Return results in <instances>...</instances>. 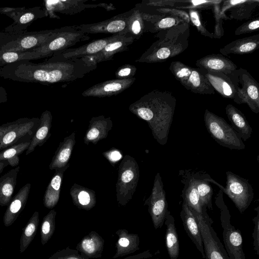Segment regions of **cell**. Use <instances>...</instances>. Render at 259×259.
<instances>
[{
	"mask_svg": "<svg viewBox=\"0 0 259 259\" xmlns=\"http://www.w3.org/2000/svg\"><path fill=\"white\" fill-rule=\"evenodd\" d=\"M136 80L135 77L114 79L96 84L83 91L85 97L103 98L118 95L129 88Z\"/></svg>",
	"mask_w": 259,
	"mask_h": 259,
	"instance_id": "obj_17",
	"label": "cell"
},
{
	"mask_svg": "<svg viewBox=\"0 0 259 259\" xmlns=\"http://www.w3.org/2000/svg\"><path fill=\"white\" fill-rule=\"evenodd\" d=\"M145 25V32H158L185 22L179 18L165 14H151L142 12Z\"/></svg>",
	"mask_w": 259,
	"mask_h": 259,
	"instance_id": "obj_25",
	"label": "cell"
},
{
	"mask_svg": "<svg viewBox=\"0 0 259 259\" xmlns=\"http://www.w3.org/2000/svg\"><path fill=\"white\" fill-rule=\"evenodd\" d=\"M39 224V212H34L23 229L20 239L19 251L23 253L33 240Z\"/></svg>",
	"mask_w": 259,
	"mask_h": 259,
	"instance_id": "obj_38",
	"label": "cell"
},
{
	"mask_svg": "<svg viewBox=\"0 0 259 259\" xmlns=\"http://www.w3.org/2000/svg\"><path fill=\"white\" fill-rule=\"evenodd\" d=\"M137 71V68L133 65L125 64L119 67L115 72L116 79H122L133 77Z\"/></svg>",
	"mask_w": 259,
	"mask_h": 259,
	"instance_id": "obj_50",
	"label": "cell"
},
{
	"mask_svg": "<svg viewBox=\"0 0 259 259\" xmlns=\"http://www.w3.org/2000/svg\"><path fill=\"white\" fill-rule=\"evenodd\" d=\"M148 212L155 229L161 228L164 224L167 209L166 193L160 173L155 177L151 193L146 200Z\"/></svg>",
	"mask_w": 259,
	"mask_h": 259,
	"instance_id": "obj_12",
	"label": "cell"
},
{
	"mask_svg": "<svg viewBox=\"0 0 259 259\" xmlns=\"http://www.w3.org/2000/svg\"><path fill=\"white\" fill-rule=\"evenodd\" d=\"M8 100V94L6 90L4 88L0 86V104L7 102Z\"/></svg>",
	"mask_w": 259,
	"mask_h": 259,
	"instance_id": "obj_56",
	"label": "cell"
},
{
	"mask_svg": "<svg viewBox=\"0 0 259 259\" xmlns=\"http://www.w3.org/2000/svg\"><path fill=\"white\" fill-rule=\"evenodd\" d=\"M188 14L190 21L201 34L211 38H214L213 33L208 31L201 22L199 13L196 10L189 9Z\"/></svg>",
	"mask_w": 259,
	"mask_h": 259,
	"instance_id": "obj_46",
	"label": "cell"
},
{
	"mask_svg": "<svg viewBox=\"0 0 259 259\" xmlns=\"http://www.w3.org/2000/svg\"><path fill=\"white\" fill-rule=\"evenodd\" d=\"M140 177L138 164L130 155L122 159L118 169L116 184V200L119 205L125 206L132 199Z\"/></svg>",
	"mask_w": 259,
	"mask_h": 259,
	"instance_id": "obj_5",
	"label": "cell"
},
{
	"mask_svg": "<svg viewBox=\"0 0 259 259\" xmlns=\"http://www.w3.org/2000/svg\"><path fill=\"white\" fill-rule=\"evenodd\" d=\"M123 34H114L99 39L75 49H68L55 54L50 60H64L72 58H82L95 55L102 50L108 44L116 40Z\"/></svg>",
	"mask_w": 259,
	"mask_h": 259,
	"instance_id": "obj_15",
	"label": "cell"
},
{
	"mask_svg": "<svg viewBox=\"0 0 259 259\" xmlns=\"http://www.w3.org/2000/svg\"><path fill=\"white\" fill-rule=\"evenodd\" d=\"M30 142H24L13 145L0 151V160H6L12 167L18 166L20 161L19 156L27 150Z\"/></svg>",
	"mask_w": 259,
	"mask_h": 259,
	"instance_id": "obj_42",
	"label": "cell"
},
{
	"mask_svg": "<svg viewBox=\"0 0 259 259\" xmlns=\"http://www.w3.org/2000/svg\"><path fill=\"white\" fill-rule=\"evenodd\" d=\"M156 11L162 14L168 15L180 18L185 22L189 24L190 19L188 13L175 8L165 7L156 9Z\"/></svg>",
	"mask_w": 259,
	"mask_h": 259,
	"instance_id": "obj_48",
	"label": "cell"
},
{
	"mask_svg": "<svg viewBox=\"0 0 259 259\" xmlns=\"http://www.w3.org/2000/svg\"><path fill=\"white\" fill-rule=\"evenodd\" d=\"M90 38L88 34L77 29L74 25L65 26L60 28L58 32L45 44L32 51L39 53L41 58L52 57L56 53Z\"/></svg>",
	"mask_w": 259,
	"mask_h": 259,
	"instance_id": "obj_9",
	"label": "cell"
},
{
	"mask_svg": "<svg viewBox=\"0 0 259 259\" xmlns=\"http://www.w3.org/2000/svg\"><path fill=\"white\" fill-rule=\"evenodd\" d=\"M20 118L12 122L3 123L0 126V141L6 133L18 124Z\"/></svg>",
	"mask_w": 259,
	"mask_h": 259,
	"instance_id": "obj_54",
	"label": "cell"
},
{
	"mask_svg": "<svg viewBox=\"0 0 259 259\" xmlns=\"http://www.w3.org/2000/svg\"><path fill=\"white\" fill-rule=\"evenodd\" d=\"M104 240L97 232L92 231L77 243L76 249L89 258H100L102 255Z\"/></svg>",
	"mask_w": 259,
	"mask_h": 259,
	"instance_id": "obj_27",
	"label": "cell"
},
{
	"mask_svg": "<svg viewBox=\"0 0 259 259\" xmlns=\"http://www.w3.org/2000/svg\"><path fill=\"white\" fill-rule=\"evenodd\" d=\"M75 133L72 132L70 135L65 137L58 147L55 154L49 165L51 170L63 168L68 163L75 144Z\"/></svg>",
	"mask_w": 259,
	"mask_h": 259,
	"instance_id": "obj_28",
	"label": "cell"
},
{
	"mask_svg": "<svg viewBox=\"0 0 259 259\" xmlns=\"http://www.w3.org/2000/svg\"><path fill=\"white\" fill-rule=\"evenodd\" d=\"M204 120L208 133L219 145L230 149L245 148L241 139L225 119L206 109Z\"/></svg>",
	"mask_w": 259,
	"mask_h": 259,
	"instance_id": "obj_6",
	"label": "cell"
},
{
	"mask_svg": "<svg viewBox=\"0 0 259 259\" xmlns=\"http://www.w3.org/2000/svg\"><path fill=\"white\" fill-rule=\"evenodd\" d=\"M184 188L182 191V197L190 210L202 215L207 214L206 208L203 207L200 203L196 187V180L194 174H186L183 179Z\"/></svg>",
	"mask_w": 259,
	"mask_h": 259,
	"instance_id": "obj_26",
	"label": "cell"
},
{
	"mask_svg": "<svg viewBox=\"0 0 259 259\" xmlns=\"http://www.w3.org/2000/svg\"><path fill=\"white\" fill-rule=\"evenodd\" d=\"M259 18H256L243 23L235 31V35H239L242 34L250 33L258 30Z\"/></svg>",
	"mask_w": 259,
	"mask_h": 259,
	"instance_id": "obj_49",
	"label": "cell"
},
{
	"mask_svg": "<svg viewBox=\"0 0 259 259\" xmlns=\"http://www.w3.org/2000/svg\"><path fill=\"white\" fill-rule=\"evenodd\" d=\"M164 223L166 226L165 244L170 259H177L180 253L178 235L175 226V219L167 210Z\"/></svg>",
	"mask_w": 259,
	"mask_h": 259,
	"instance_id": "obj_36",
	"label": "cell"
},
{
	"mask_svg": "<svg viewBox=\"0 0 259 259\" xmlns=\"http://www.w3.org/2000/svg\"><path fill=\"white\" fill-rule=\"evenodd\" d=\"M39 118H21L18 124L6 133L0 141V151L24 142H31L39 125Z\"/></svg>",
	"mask_w": 259,
	"mask_h": 259,
	"instance_id": "obj_13",
	"label": "cell"
},
{
	"mask_svg": "<svg viewBox=\"0 0 259 259\" xmlns=\"http://www.w3.org/2000/svg\"><path fill=\"white\" fill-rule=\"evenodd\" d=\"M198 68L210 72L228 74L237 68L231 60L222 54H212L204 56L196 62Z\"/></svg>",
	"mask_w": 259,
	"mask_h": 259,
	"instance_id": "obj_23",
	"label": "cell"
},
{
	"mask_svg": "<svg viewBox=\"0 0 259 259\" xmlns=\"http://www.w3.org/2000/svg\"><path fill=\"white\" fill-rule=\"evenodd\" d=\"M231 81L235 96L233 99L237 104H246L251 110L259 113V85L245 69H236L226 74Z\"/></svg>",
	"mask_w": 259,
	"mask_h": 259,
	"instance_id": "obj_4",
	"label": "cell"
},
{
	"mask_svg": "<svg viewBox=\"0 0 259 259\" xmlns=\"http://www.w3.org/2000/svg\"><path fill=\"white\" fill-rule=\"evenodd\" d=\"M9 165L6 160H0V174L3 172L4 168Z\"/></svg>",
	"mask_w": 259,
	"mask_h": 259,
	"instance_id": "obj_57",
	"label": "cell"
},
{
	"mask_svg": "<svg viewBox=\"0 0 259 259\" xmlns=\"http://www.w3.org/2000/svg\"><path fill=\"white\" fill-rule=\"evenodd\" d=\"M134 41L132 37L123 34L116 40L108 44L97 54L82 58L91 64L97 65L98 63L112 60L115 54L127 50Z\"/></svg>",
	"mask_w": 259,
	"mask_h": 259,
	"instance_id": "obj_19",
	"label": "cell"
},
{
	"mask_svg": "<svg viewBox=\"0 0 259 259\" xmlns=\"http://www.w3.org/2000/svg\"><path fill=\"white\" fill-rule=\"evenodd\" d=\"M20 166H18L0 177V205L8 206L10 203L17 184Z\"/></svg>",
	"mask_w": 259,
	"mask_h": 259,
	"instance_id": "obj_37",
	"label": "cell"
},
{
	"mask_svg": "<svg viewBox=\"0 0 259 259\" xmlns=\"http://www.w3.org/2000/svg\"><path fill=\"white\" fill-rule=\"evenodd\" d=\"M87 0H56L45 1V6L48 15L51 18H58L54 13L58 12L65 15H72L88 8H95L98 7L105 9L106 4H85Z\"/></svg>",
	"mask_w": 259,
	"mask_h": 259,
	"instance_id": "obj_18",
	"label": "cell"
},
{
	"mask_svg": "<svg viewBox=\"0 0 259 259\" xmlns=\"http://www.w3.org/2000/svg\"><path fill=\"white\" fill-rule=\"evenodd\" d=\"M222 2V1L220 3L215 4L212 8L215 23L214 33L213 34L214 38H220L224 35V30L222 26L223 19L220 15V8Z\"/></svg>",
	"mask_w": 259,
	"mask_h": 259,
	"instance_id": "obj_47",
	"label": "cell"
},
{
	"mask_svg": "<svg viewBox=\"0 0 259 259\" xmlns=\"http://www.w3.org/2000/svg\"><path fill=\"white\" fill-rule=\"evenodd\" d=\"M179 0H149L143 1L142 4L148 7L157 8L171 7L175 8L178 4Z\"/></svg>",
	"mask_w": 259,
	"mask_h": 259,
	"instance_id": "obj_51",
	"label": "cell"
},
{
	"mask_svg": "<svg viewBox=\"0 0 259 259\" xmlns=\"http://www.w3.org/2000/svg\"><path fill=\"white\" fill-rule=\"evenodd\" d=\"M226 113L231 126L241 140L246 141L251 137L252 129L244 114L232 104H228Z\"/></svg>",
	"mask_w": 259,
	"mask_h": 259,
	"instance_id": "obj_30",
	"label": "cell"
},
{
	"mask_svg": "<svg viewBox=\"0 0 259 259\" xmlns=\"http://www.w3.org/2000/svg\"><path fill=\"white\" fill-rule=\"evenodd\" d=\"M190 25L183 23L157 33L158 39L136 60L138 63L162 62L183 53L188 47Z\"/></svg>",
	"mask_w": 259,
	"mask_h": 259,
	"instance_id": "obj_2",
	"label": "cell"
},
{
	"mask_svg": "<svg viewBox=\"0 0 259 259\" xmlns=\"http://www.w3.org/2000/svg\"><path fill=\"white\" fill-rule=\"evenodd\" d=\"M145 32V25L141 11L137 7L132 9L128 18L126 34L135 40L139 39Z\"/></svg>",
	"mask_w": 259,
	"mask_h": 259,
	"instance_id": "obj_41",
	"label": "cell"
},
{
	"mask_svg": "<svg viewBox=\"0 0 259 259\" xmlns=\"http://www.w3.org/2000/svg\"><path fill=\"white\" fill-rule=\"evenodd\" d=\"M37 52L29 50L25 52H0V67L22 60H32L41 59Z\"/></svg>",
	"mask_w": 259,
	"mask_h": 259,
	"instance_id": "obj_40",
	"label": "cell"
},
{
	"mask_svg": "<svg viewBox=\"0 0 259 259\" xmlns=\"http://www.w3.org/2000/svg\"><path fill=\"white\" fill-rule=\"evenodd\" d=\"M132 13V10L98 23L74 26L77 29L88 34L99 33L126 34L128 18Z\"/></svg>",
	"mask_w": 259,
	"mask_h": 259,
	"instance_id": "obj_14",
	"label": "cell"
},
{
	"mask_svg": "<svg viewBox=\"0 0 259 259\" xmlns=\"http://www.w3.org/2000/svg\"><path fill=\"white\" fill-rule=\"evenodd\" d=\"M40 122L26 151L27 155L33 152L37 146L43 145L51 135L53 116L49 110L44 111L39 118Z\"/></svg>",
	"mask_w": 259,
	"mask_h": 259,
	"instance_id": "obj_33",
	"label": "cell"
},
{
	"mask_svg": "<svg viewBox=\"0 0 259 259\" xmlns=\"http://www.w3.org/2000/svg\"><path fill=\"white\" fill-rule=\"evenodd\" d=\"M169 69L177 80L188 90L199 94L215 93V90L200 69L177 61L170 64Z\"/></svg>",
	"mask_w": 259,
	"mask_h": 259,
	"instance_id": "obj_8",
	"label": "cell"
},
{
	"mask_svg": "<svg viewBox=\"0 0 259 259\" xmlns=\"http://www.w3.org/2000/svg\"><path fill=\"white\" fill-rule=\"evenodd\" d=\"M221 0L214 1H200V0H179L178 5L175 7L176 9H209L213 7L214 5L221 2Z\"/></svg>",
	"mask_w": 259,
	"mask_h": 259,
	"instance_id": "obj_44",
	"label": "cell"
},
{
	"mask_svg": "<svg viewBox=\"0 0 259 259\" xmlns=\"http://www.w3.org/2000/svg\"><path fill=\"white\" fill-rule=\"evenodd\" d=\"M259 47V34L234 40L220 50L223 56L243 55L254 52Z\"/></svg>",
	"mask_w": 259,
	"mask_h": 259,
	"instance_id": "obj_31",
	"label": "cell"
},
{
	"mask_svg": "<svg viewBox=\"0 0 259 259\" xmlns=\"http://www.w3.org/2000/svg\"><path fill=\"white\" fill-rule=\"evenodd\" d=\"M180 217L185 231L188 236L201 253L202 258L205 259L202 237L198 222L184 201L183 202Z\"/></svg>",
	"mask_w": 259,
	"mask_h": 259,
	"instance_id": "obj_22",
	"label": "cell"
},
{
	"mask_svg": "<svg viewBox=\"0 0 259 259\" xmlns=\"http://www.w3.org/2000/svg\"><path fill=\"white\" fill-rule=\"evenodd\" d=\"M60 28L37 31H0V52H25L39 47L56 35Z\"/></svg>",
	"mask_w": 259,
	"mask_h": 259,
	"instance_id": "obj_3",
	"label": "cell"
},
{
	"mask_svg": "<svg viewBox=\"0 0 259 259\" xmlns=\"http://www.w3.org/2000/svg\"><path fill=\"white\" fill-rule=\"evenodd\" d=\"M48 259H90L88 257L80 253L76 249L69 247L58 250Z\"/></svg>",
	"mask_w": 259,
	"mask_h": 259,
	"instance_id": "obj_45",
	"label": "cell"
},
{
	"mask_svg": "<svg viewBox=\"0 0 259 259\" xmlns=\"http://www.w3.org/2000/svg\"><path fill=\"white\" fill-rule=\"evenodd\" d=\"M56 214L55 210L51 209L42 219L40 230V240L42 245L48 242L55 232Z\"/></svg>",
	"mask_w": 259,
	"mask_h": 259,
	"instance_id": "obj_43",
	"label": "cell"
},
{
	"mask_svg": "<svg viewBox=\"0 0 259 259\" xmlns=\"http://www.w3.org/2000/svg\"><path fill=\"white\" fill-rule=\"evenodd\" d=\"M222 196V195L217 196L215 204L220 210V220L225 250L230 259H245L241 232L232 225L231 215Z\"/></svg>",
	"mask_w": 259,
	"mask_h": 259,
	"instance_id": "obj_7",
	"label": "cell"
},
{
	"mask_svg": "<svg viewBox=\"0 0 259 259\" xmlns=\"http://www.w3.org/2000/svg\"><path fill=\"white\" fill-rule=\"evenodd\" d=\"M176 105V99L171 92L154 90L131 104L129 110L146 121L155 140L164 145L167 142Z\"/></svg>",
	"mask_w": 259,
	"mask_h": 259,
	"instance_id": "obj_1",
	"label": "cell"
},
{
	"mask_svg": "<svg viewBox=\"0 0 259 259\" xmlns=\"http://www.w3.org/2000/svg\"><path fill=\"white\" fill-rule=\"evenodd\" d=\"M70 194L74 205L79 209L89 210L96 205V195L92 189L74 183L70 189Z\"/></svg>",
	"mask_w": 259,
	"mask_h": 259,
	"instance_id": "obj_35",
	"label": "cell"
},
{
	"mask_svg": "<svg viewBox=\"0 0 259 259\" xmlns=\"http://www.w3.org/2000/svg\"><path fill=\"white\" fill-rule=\"evenodd\" d=\"M153 254L150 250L144 251L136 255H130L122 259H145L151 257Z\"/></svg>",
	"mask_w": 259,
	"mask_h": 259,
	"instance_id": "obj_55",
	"label": "cell"
},
{
	"mask_svg": "<svg viewBox=\"0 0 259 259\" xmlns=\"http://www.w3.org/2000/svg\"><path fill=\"white\" fill-rule=\"evenodd\" d=\"M115 234L118 238L113 258L131 254L140 249V237L138 234L130 233L125 229H118Z\"/></svg>",
	"mask_w": 259,
	"mask_h": 259,
	"instance_id": "obj_29",
	"label": "cell"
},
{
	"mask_svg": "<svg viewBox=\"0 0 259 259\" xmlns=\"http://www.w3.org/2000/svg\"><path fill=\"white\" fill-rule=\"evenodd\" d=\"M256 215L252 219L254 224L252 237L253 239V245L254 250L257 255L259 254V206L255 208Z\"/></svg>",
	"mask_w": 259,
	"mask_h": 259,
	"instance_id": "obj_52",
	"label": "cell"
},
{
	"mask_svg": "<svg viewBox=\"0 0 259 259\" xmlns=\"http://www.w3.org/2000/svg\"><path fill=\"white\" fill-rule=\"evenodd\" d=\"M197 220L203 243L205 259H230L211 224L208 215L204 217L191 210Z\"/></svg>",
	"mask_w": 259,
	"mask_h": 259,
	"instance_id": "obj_10",
	"label": "cell"
},
{
	"mask_svg": "<svg viewBox=\"0 0 259 259\" xmlns=\"http://www.w3.org/2000/svg\"><path fill=\"white\" fill-rule=\"evenodd\" d=\"M194 175L196 180V187L201 205L209 210H212L213 191L211 186L208 183L211 178L205 176L202 178L198 174Z\"/></svg>",
	"mask_w": 259,
	"mask_h": 259,
	"instance_id": "obj_39",
	"label": "cell"
},
{
	"mask_svg": "<svg viewBox=\"0 0 259 259\" xmlns=\"http://www.w3.org/2000/svg\"><path fill=\"white\" fill-rule=\"evenodd\" d=\"M112 126V121L110 117L106 118L104 115L93 117L89 121L88 128L83 138L84 144H97L99 141L108 136Z\"/></svg>",
	"mask_w": 259,
	"mask_h": 259,
	"instance_id": "obj_21",
	"label": "cell"
},
{
	"mask_svg": "<svg viewBox=\"0 0 259 259\" xmlns=\"http://www.w3.org/2000/svg\"><path fill=\"white\" fill-rule=\"evenodd\" d=\"M156 259H159V258H156ZM162 259H166V258H162Z\"/></svg>",
	"mask_w": 259,
	"mask_h": 259,
	"instance_id": "obj_58",
	"label": "cell"
},
{
	"mask_svg": "<svg viewBox=\"0 0 259 259\" xmlns=\"http://www.w3.org/2000/svg\"><path fill=\"white\" fill-rule=\"evenodd\" d=\"M220 15L225 19L243 20L249 19L259 5L258 0H229L222 1Z\"/></svg>",
	"mask_w": 259,
	"mask_h": 259,
	"instance_id": "obj_16",
	"label": "cell"
},
{
	"mask_svg": "<svg viewBox=\"0 0 259 259\" xmlns=\"http://www.w3.org/2000/svg\"><path fill=\"white\" fill-rule=\"evenodd\" d=\"M200 70L215 91L225 98L234 99L235 90L227 74Z\"/></svg>",
	"mask_w": 259,
	"mask_h": 259,
	"instance_id": "obj_34",
	"label": "cell"
},
{
	"mask_svg": "<svg viewBox=\"0 0 259 259\" xmlns=\"http://www.w3.org/2000/svg\"><path fill=\"white\" fill-rule=\"evenodd\" d=\"M69 166V164L63 168L55 170V172L49 183L44 196L43 203L46 208L52 209L58 203L64 173Z\"/></svg>",
	"mask_w": 259,
	"mask_h": 259,
	"instance_id": "obj_32",
	"label": "cell"
},
{
	"mask_svg": "<svg viewBox=\"0 0 259 259\" xmlns=\"http://www.w3.org/2000/svg\"><path fill=\"white\" fill-rule=\"evenodd\" d=\"M48 16L46 11L36 7L29 9L20 8L17 13L12 18L13 23L6 27L4 31L19 32L26 31L32 22Z\"/></svg>",
	"mask_w": 259,
	"mask_h": 259,
	"instance_id": "obj_20",
	"label": "cell"
},
{
	"mask_svg": "<svg viewBox=\"0 0 259 259\" xmlns=\"http://www.w3.org/2000/svg\"><path fill=\"white\" fill-rule=\"evenodd\" d=\"M227 182L225 188L222 190L231 199L241 213L251 204L254 193L248 180L233 172H226Z\"/></svg>",
	"mask_w": 259,
	"mask_h": 259,
	"instance_id": "obj_11",
	"label": "cell"
},
{
	"mask_svg": "<svg viewBox=\"0 0 259 259\" xmlns=\"http://www.w3.org/2000/svg\"><path fill=\"white\" fill-rule=\"evenodd\" d=\"M103 155L114 167L115 163L122 158V154L121 151L115 148H112L103 152Z\"/></svg>",
	"mask_w": 259,
	"mask_h": 259,
	"instance_id": "obj_53",
	"label": "cell"
},
{
	"mask_svg": "<svg viewBox=\"0 0 259 259\" xmlns=\"http://www.w3.org/2000/svg\"><path fill=\"white\" fill-rule=\"evenodd\" d=\"M30 188V183L26 184L12 198L3 217V223L5 227L11 226L24 209L29 197Z\"/></svg>",
	"mask_w": 259,
	"mask_h": 259,
	"instance_id": "obj_24",
	"label": "cell"
}]
</instances>
